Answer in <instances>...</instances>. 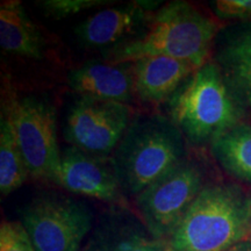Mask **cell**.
<instances>
[{
    "mask_svg": "<svg viewBox=\"0 0 251 251\" xmlns=\"http://www.w3.org/2000/svg\"><path fill=\"white\" fill-rule=\"evenodd\" d=\"M30 177L26 159L19 146L13 126L7 115L0 118V192L8 196Z\"/></svg>",
    "mask_w": 251,
    "mask_h": 251,
    "instance_id": "16",
    "label": "cell"
},
{
    "mask_svg": "<svg viewBox=\"0 0 251 251\" xmlns=\"http://www.w3.org/2000/svg\"><path fill=\"white\" fill-rule=\"evenodd\" d=\"M1 113L12 122L30 177L52 181L61 161L54 106L35 96L18 97L6 86Z\"/></svg>",
    "mask_w": 251,
    "mask_h": 251,
    "instance_id": "5",
    "label": "cell"
},
{
    "mask_svg": "<svg viewBox=\"0 0 251 251\" xmlns=\"http://www.w3.org/2000/svg\"><path fill=\"white\" fill-rule=\"evenodd\" d=\"M203 187L200 166L185 157L135 197L139 218L153 237L169 241Z\"/></svg>",
    "mask_w": 251,
    "mask_h": 251,
    "instance_id": "6",
    "label": "cell"
},
{
    "mask_svg": "<svg viewBox=\"0 0 251 251\" xmlns=\"http://www.w3.org/2000/svg\"><path fill=\"white\" fill-rule=\"evenodd\" d=\"M219 25L186 1H172L152 14L142 33L108 49L112 63H134L165 56L191 63L197 69L206 64Z\"/></svg>",
    "mask_w": 251,
    "mask_h": 251,
    "instance_id": "1",
    "label": "cell"
},
{
    "mask_svg": "<svg viewBox=\"0 0 251 251\" xmlns=\"http://www.w3.org/2000/svg\"><path fill=\"white\" fill-rule=\"evenodd\" d=\"M68 81L80 98L127 103L135 93L134 63L91 61L74 69Z\"/></svg>",
    "mask_w": 251,
    "mask_h": 251,
    "instance_id": "11",
    "label": "cell"
},
{
    "mask_svg": "<svg viewBox=\"0 0 251 251\" xmlns=\"http://www.w3.org/2000/svg\"><path fill=\"white\" fill-rule=\"evenodd\" d=\"M112 162L124 194L136 197L185 158V136L169 118L141 117L131 121Z\"/></svg>",
    "mask_w": 251,
    "mask_h": 251,
    "instance_id": "4",
    "label": "cell"
},
{
    "mask_svg": "<svg viewBox=\"0 0 251 251\" xmlns=\"http://www.w3.org/2000/svg\"><path fill=\"white\" fill-rule=\"evenodd\" d=\"M225 77L241 105L251 107V59L225 62Z\"/></svg>",
    "mask_w": 251,
    "mask_h": 251,
    "instance_id": "17",
    "label": "cell"
},
{
    "mask_svg": "<svg viewBox=\"0 0 251 251\" xmlns=\"http://www.w3.org/2000/svg\"><path fill=\"white\" fill-rule=\"evenodd\" d=\"M212 152L222 169L251 184V125L238 124L212 143Z\"/></svg>",
    "mask_w": 251,
    "mask_h": 251,
    "instance_id": "15",
    "label": "cell"
},
{
    "mask_svg": "<svg viewBox=\"0 0 251 251\" xmlns=\"http://www.w3.org/2000/svg\"><path fill=\"white\" fill-rule=\"evenodd\" d=\"M156 1H133L105 8L75 28V35L89 48H114L142 33L152 17Z\"/></svg>",
    "mask_w": 251,
    "mask_h": 251,
    "instance_id": "10",
    "label": "cell"
},
{
    "mask_svg": "<svg viewBox=\"0 0 251 251\" xmlns=\"http://www.w3.org/2000/svg\"><path fill=\"white\" fill-rule=\"evenodd\" d=\"M80 251H170L169 241L155 238L140 218L119 211L99 220Z\"/></svg>",
    "mask_w": 251,
    "mask_h": 251,
    "instance_id": "12",
    "label": "cell"
},
{
    "mask_svg": "<svg viewBox=\"0 0 251 251\" xmlns=\"http://www.w3.org/2000/svg\"><path fill=\"white\" fill-rule=\"evenodd\" d=\"M52 183L79 196L115 205L124 203V192L111 156H96L75 147L63 149Z\"/></svg>",
    "mask_w": 251,
    "mask_h": 251,
    "instance_id": "9",
    "label": "cell"
},
{
    "mask_svg": "<svg viewBox=\"0 0 251 251\" xmlns=\"http://www.w3.org/2000/svg\"><path fill=\"white\" fill-rule=\"evenodd\" d=\"M241 59H251V26L235 36L224 51L225 62Z\"/></svg>",
    "mask_w": 251,
    "mask_h": 251,
    "instance_id": "21",
    "label": "cell"
},
{
    "mask_svg": "<svg viewBox=\"0 0 251 251\" xmlns=\"http://www.w3.org/2000/svg\"><path fill=\"white\" fill-rule=\"evenodd\" d=\"M109 0H42L37 2L47 17L64 19L71 15L112 4Z\"/></svg>",
    "mask_w": 251,
    "mask_h": 251,
    "instance_id": "18",
    "label": "cell"
},
{
    "mask_svg": "<svg viewBox=\"0 0 251 251\" xmlns=\"http://www.w3.org/2000/svg\"><path fill=\"white\" fill-rule=\"evenodd\" d=\"M0 251H35L21 222H2L0 227Z\"/></svg>",
    "mask_w": 251,
    "mask_h": 251,
    "instance_id": "19",
    "label": "cell"
},
{
    "mask_svg": "<svg viewBox=\"0 0 251 251\" xmlns=\"http://www.w3.org/2000/svg\"><path fill=\"white\" fill-rule=\"evenodd\" d=\"M20 222L35 251H80L92 230L93 213L72 198L47 194L24 207Z\"/></svg>",
    "mask_w": 251,
    "mask_h": 251,
    "instance_id": "7",
    "label": "cell"
},
{
    "mask_svg": "<svg viewBox=\"0 0 251 251\" xmlns=\"http://www.w3.org/2000/svg\"><path fill=\"white\" fill-rule=\"evenodd\" d=\"M250 235L249 194L236 184L206 185L169 240V249L227 251Z\"/></svg>",
    "mask_w": 251,
    "mask_h": 251,
    "instance_id": "2",
    "label": "cell"
},
{
    "mask_svg": "<svg viewBox=\"0 0 251 251\" xmlns=\"http://www.w3.org/2000/svg\"><path fill=\"white\" fill-rule=\"evenodd\" d=\"M227 251H251V240H246L243 242L231 247Z\"/></svg>",
    "mask_w": 251,
    "mask_h": 251,
    "instance_id": "22",
    "label": "cell"
},
{
    "mask_svg": "<svg viewBox=\"0 0 251 251\" xmlns=\"http://www.w3.org/2000/svg\"><path fill=\"white\" fill-rule=\"evenodd\" d=\"M0 46L4 51L20 57L41 59L43 56L41 31L18 0L0 5Z\"/></svg>",
    "mask_w": 251,
    "mask_h": 251,
    "instance_id": "14",
    "label": "cell"
},
{
    "mask_svg": "<svg viewBox=\"0 0 251 251\" xmlns=\"http://www.w3.org/2000/svg\"><path fill=\"white\" fill-rule=\"evenodd\" d=\"M131 124L127 103L79 98L69 109L64 137L71 147L109 157Z\"/></svg>",
    "mask_w": 251,
    "mask_h": 251,
    "instance_id": "8",
    "label": "cell"
},
{
    "mask_svg": "<svg viewBox=\"0 0 251 251\" xmlns=\"http://www.w3.org/2000/svg\"><path fill=\"white\" fill-rule=\"evenodd\" d=\"M215 14L225 20H251V0H218Z\"/></svg>",
    "mask_w": 251,
    "mask_h": 251,
    "instance_id": "20",
    "label": "cell"
},
{
    "mask_svg": "<svg viewBox=\"0 0 251 251\" xmlns=\"http://www.w3.org/2000/svg\"><path fill=\"white\" fill-rule=\"evenodd\" d=\"M168 112L185 139L194 144H212L241 124L243 114L225 74L213 62H207L181 84L169 99Z\"/></svg>",
    "mask_w": 251,
    "mask_h": 251,
    "instance_id": "3",
    "label": "cell"
},
{
    "mask_svg": "<svg viewBox=\"0 0 251 251\" xmlns=\"http://www.w3.org/2000/svg\"><path fill=\"white\" fill-rule=\"evenodd\" d=\"M198 69L180 59L156 56L134 62L135 93L143 102L169 101Z\"/></svg>",
    "mask_w": 251,
    "mask_h": 251,
    "instance_id": "13",
    "label": "cell"
}]
</instances>
